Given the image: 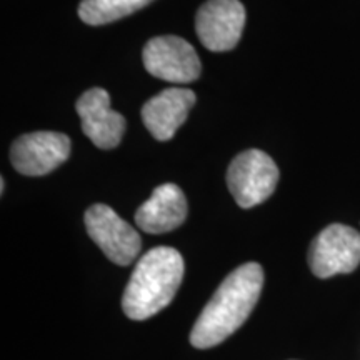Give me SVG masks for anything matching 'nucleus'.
Listing matches in <instances>:
<instances>
[{
    "instance_id": "9b49d317",
    "label": "nucleus",
    "mask_w": 360,
    "mask_h": 360,
    "mask_svg": "<svg viewBox=\"0 0 360 360\" xmlns=\"http://www.w3.org/2000/svg\"><path fill=\"white\" fill-rule=\"evenodd\" d=\"M186 217L187 200L184 192L175 184H164L139 207L135 224L147 233H165L180 227Z\"/></svg>"
},
{
    "instance_id": "7ed1b4c3",
    "label": "nucleus",
    "mask_w": 360,
    "mask_h": 360,
    "mask_svg": "<svg viewBox=\"0 0 360 360\" xmlns=\"http://www.w3.org/2000/svg\"><path fill=\"white\" fill-rule=\"evenodd\" d=\"M277 182L276 162L257 148L242 152L229 165V191L242 209H252L267 200L276 191Z\"/></svg>"
},
{
    "instance_id": "f8f14e48",
    "label": "nucleus",
    "mask_w": 360,
    "mask_h": 360,
    "mask_svg": "<svg viewBox=\"0 0 360 360\" xmlns=\"http://www.w3.org/2000/svg\"><path fill=\"white\" fill-rule=\"evenodd\" d=\"M152 0H82L79 17L89 25H105L141 11Z\"/></svg>"
},
{
    "instance_id": "6e6552de",
    "label": "nucleus",
    "mask_w": 360,
    "mask_h": 360,
    "mask_svg": "<svg viewBox=\"0 0 360 360\" xmlns=\"http://www.w3.org/2000/svg\"><path fill=\"white\" fill-rule=\"evenodd\" d=\"M245 25V8L238 0H209L199 8L195 30L202 45L212 52L232 51Z\"/></svg>"
},
{
    "instance_id": "20e7f679",
    "label": "nucleus",
    "mask_w": 360,
    "mask_h": 360,
    "mask_svg": "<svg viewBox=\"0 0 360 360\" xmlns=\"http://www.w3.org/2000/svg\"><path fill=\"white\" fill-rule=\"evenodd\" d=\"M360 264V232L349 225L332 224L314 238L309 265L315 277L328 278L350 274Z\"/></svg>"
},
{
    "instance_id": "f03ea898",
    "label": "nucleus",
    "mask_w": 360,
    "mask_h": 360,
    "mask_svg": "<svg viewBox=\"0 0 360 360\" xmlns=\"http://www.w3.org/2000/svg\"><path fill=\"white\" fill-rule=\"evenodd\" d=\"M184 278V259L172 247H155L135 265L122 297L124 314L146 321L172 302Z\"/></svg>"
},
{
    "instance_id": "0eeeda50",
    "label": "nucleus",
    "mask_w": 360,
    "mask_h": 360,
    "mask_svg": "<svg viewBox=\"0 0 360 360\" xmlns=\"http://www.w3.org/2000/svg\"><path fill=\"white\" fill-rule=\"evenodd\" d=\"M70 155V139L60 132L20 135L11 147L13 169L22 175L40 177L51 174Z\"/></svg>"
},
{
    "instance_id": "9d476101",
    "label": "nucleus",
    "mask_w": 360,
    "mask_h": 360,
    "mask_svg": "<svg viewBox=\"0 0 360 360\" xmlns=\"http://www.w3.org/2000/svg\"><path fill=\"white\" fill-rule=\"evenodd\" d=\"M195 103V94L191 89H165L152 97L142 107V122L152 137L167 142L174 137L180 125L186 122L188 112Z\"/></svg>"
},
{
    "instance_id": "f257e3e1",
    "label": "nucleus",
    "mask_w": 360,
    "mask_h": 360,
    "mask_svg": "<svg viewBox=\"0 0 360 360\" xmlns=\"http://www.w3.org/2000/svg\"><path fill=\"white\" fill-rule=\"evenodd\" d=\"M264 285V270L249 262L229 274L212 299L207 302L191 332L195 349H210L244 326Z\"/></svg>"
},
{
    "instance_id": "39448f33",
    "label": "nucleus",
    "mask_w": 360,
    "mask_h": 360,
    "mask_svg": "<svg viewBox=\"0 0 360 360\" xmlns=\"http://www.w3.org/2000/svg\"><path fill=\"white\" fill-rule=\"evenodd\" d=\"M85 229L103 254L117 265H130L141 254L142 240L139 232L109 205L89 207L85 212Z\"/></svg>"
},
{
    "instance_id": "ddd939ff",
    "label": "nucleus",
    "mask_w": 360,
    "mask_h": 360,
    "mask_svg": "<svg viewBox=\"0 0 360 360\" xmlns=\"http://www.w3.org/2000/svg\"><path fill=\"white\" fill-rule=\"evenodd\" d=\"M0 187H2V193H4V191H6V180L4 179H0Z\"/></svg>"
},
{
    "instance_id": "1a4fd4ad",
    "label": "nucleus",
    "mask_w": 360,
    "mask_h": 360,
    "mask_svg": "<svg viewBox=\"0 0 360 360\" xmlns=\"http://www.w3.org/2000/svg\"><path fill=\"white\" fill-rule=\"evenodd\" d=\"M82 122V132L98 148H114L122 141L125 119L110 109V96L107 90L94 87L82 94L75 103Z\"/></svg>"
},
{
    "instance_id": "423d86ee",
    "label": "nucleus",
    "mask_w": 360,
    "mask_h": 360,
    "mask_svg": "<svg viewBox=\"0 0 360 360\" xmlns=\"http://www.w3.org/2000/svg\"><path fill=\"white\" fill-rule=\"evenodd\" d=\"M150 75L172 84H191L200 75V58L187 40L177 35H160L148 40L142 52Z\"/></svg>"
}]
</instances>
